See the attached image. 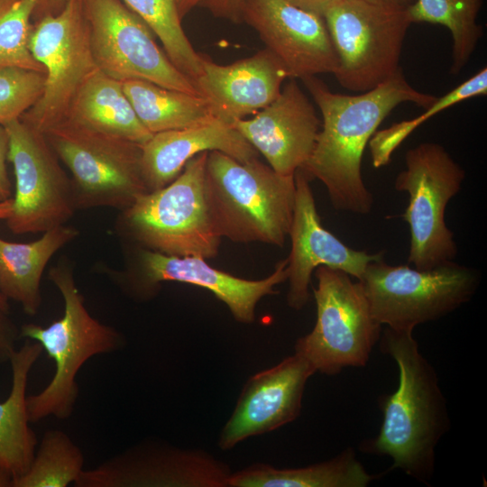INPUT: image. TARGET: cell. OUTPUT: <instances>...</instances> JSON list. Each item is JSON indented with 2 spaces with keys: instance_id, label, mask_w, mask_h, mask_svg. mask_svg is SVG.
Returning <instances> with one entry per match:
<instances>
[{
  "instance_id": "cell-1",
  "label": "cell",
  "mask_w": 487,
  "mask_h": 487,
  "mask_svg": "<svg viewBox=\"0 0 487 487\" xmlns=\"http://www.w3.org/2000/svg\"><path fill=\"white\" fill-rule=\"evenodd\" d=\"M301 80L322 115L314 150L301 170L309 179L325 185L335 209L368 215L373 197L362 176L366 145L400 104L411 102L426 108L437 96L411 87L402 69L376 87L354 96L332 92L317 76Z\"/></svg>"
},
{
  "instance_id": "cell-2",
  "label": "cell",
  "mask_w": 487,
  "mask_h": 487,
  "mask_svg": "<svg viewBox=\"0 0 487 487\" xmlns=\"http://www.w3.org/2000/svg\"><path fill=\"white\" fill-rule=\"evenodd\" d=\"M411 330L386 327L381 350L398 365L396 391L379 399L382 422L378 435L360 444L364 453L388 456L400 469L428 484L434 475L436 448L450 427L446 399L432 364L421 354Z\"/></svg>"
},
{
  "instance_id": "cell-3",
  "label": "cell",
  "mask_w": 487,
  "mask_h": 487,
  "mask_svg": "<svg viewBox=\"0 0 487 487\" xmlns=\"http://www.w3.org/2000/svg\"><path fill=\"white\" fill-rule=\"evenodd\" d=\"M295 190L294 175H281L259 158L242 162L218 151L207 153L206 197L222 238L283 246Z\"/></svg>"
},
{
  "instance_id": "cell-4",
  "label": "cell",
  "mask_w": 487,
  "mask_h": 487,
  "mask_svg": "<svg viewBox=\"0 0 487 487\" xmlns=\"http://www.w3.org/2000/svg\"><path fill=\"white\" fill-rule=\"evenodd\" d=\"M49 277L63 298V316L45 327L30 323L20 329V337L38 342L55 363L49 384L27 396L30 422L50 416L69 418L78 395L76 378L80 368L89 358L115 352L124 344L117 330L88 312L68 262L51 267Z\"/></svg>"
},
{
  "instance_id": "cell-5",
  "label": "cell",
  "mask_w": 487,
  "mask_h": 487,
  "mask_svg": "<svg viewBox=\"0 0 487 487\" xmlns=\"http://www.w3.org/2000/svg\"><path fill=\"white\" fill-rule=\"evenodd\" d=\"M208 152L190 159L165 187L141 195L122 210L121 225L142 247L167 255L216 256L222 237L206 197Z\"/></svg>"
},
{
  "instance_id": "cell-6",
  "label": "cell",
  "mask_w": 487,
  "mask_h": 487,
  "mask_svg": "<svg viewBox=\"0 0 487 487\" xmlns=\"http://www.w3.org/2000/svg\"><path fill=\"white\" fill-rule=\"evenodd\" d=\"M372 315L382 326L411 330L437 320L470 301L480 273L455 261L430 270L371 262L358 280Z\"/></svg>"
},
{
  "instance_id": "cell-7",
  "label": "cell",
  "mask_w": 487,
  "mask_h": 487,
  "mask_svg": "<svg viewBox=\"0 0 487 487\" xmlns=\"http://www.w3.org/2000/svg\"><path fill=\"white\" fill-rule=\"evenodd\" d=\"M43 134L71 172L78 209L124 210L148 192L142 171V144L68 119Z\"/></svg>"
},
{
  "instance_id": "cell-8",
  "label": "cell",
  "mask_w": 487,
  "mask_h": 487,
  "mask_svg": "<svg viewBox=\"0 0 487 487\" xmlns=\"http://www.w3.org/2000/svg\"><path fill=\"white\" fill-rule=\"evenodd\" d=\"M313 289L317 320L311 332L299 338L295 353L326 375L345 368L364 367L381 335L361 283L346 272L318 266Z\"/></svg>"
},
{
  "instance_id": "cell-9",
  "label": "cell",
  "mask_w": 487,
  "mask_h": 487,
  "mask_svg": "<svg viewBox=\"0 0 487 487\" xmlns=\"http://www.w3.org/2000/svg\"><path fill=\"white\" fill-rule=\"evenodd\" d=\"M405 164L394 188L409 194L402 214L410 232L408 262L418 270H430L454 261L457 254L445 214L462 188L465 171L441 144L432 142L410 148Z\"/></svg>"
},
{
  "instance_id": "cell-10",
  "label": "cell",
  "mask_w": 487,
  "mask_h": 487,
  "mask_svg": "<svg viewBox=\"0 0 487 487\" xmlns=\"http://www.w3.org/2000/svg\"><path fill=\"white\" fill-rule=\"evenodd\" d=\"M323 16L338 59L333 75L343 87L363 93L401 69V50L411 24L407 8L338 0Z\"/></svg>"
},
{
  "instance_id": "cell-11",
  "label": "cell",
  "mask_w": 487,
  "mask_h": 487,
  "mask_svg": "<svg viewBox=\"0 0 487 487\" xmlns=\"http://www.w3.org/2000/svg\"><path fill=\"white\" fill-rule=\"evenodd\" d=\"M30 51L45 71L41 96L20 119L44 133L63 121L79 88L98 68L82 0H66L32 24Z\"/></svg>"
},
{
  "instance_id": "cell-12",
  "label": "cell",
  "mask_w": 487,
  "mask_h": 487,
  "mask_svg": "<svg viewBox=\"0 0 487 487\" xmlns=\"http://www.w3.org/2000/svg\"><path fill=\"white\" fill-rule=\"evenodd\" d=\"M7 160L15 194L6 224L16 234L44 233L65 225L78 209L71 179L44 134L20 118L5 124Z\"/></svg>"
},
{
  "instance_id": "cell-13",
  "label": "cell",
  "mask_w": 487,
  "mask_h": 487,
  "mask_svg": "<svg viewBox=\"0 0 487 487\" xmlns=\"http://www.w3.org/2000/svg\"><path fill=\"white\" fill-rule=\"evenodd\" d=\"M96 66L124 81L138 78L202 96L155 41L151 28L121 0H82Z\"/></svg>"
},
{
  "instance_id": "cell-14",
  "label": "cell",
  "mask_w": 487,
  "mask_h": 487,
  "mask_svg": "<svg viewBox=\"0 0 487 487\" xmlns=\"http://www.w3.org/2000/svg\"><path fill=\"white\" fill-rule=\"evenodd\" d=\"M229 466L199 450L141 444L84 469L76 487H229Z\"/></svg>"
},
{
  "instance_id": "cell-15",
  "label": "cell",
  "mask_w": 487,
  "mask_h": 487,
  "mask_svg": "<svg viewBox=\"0 0 487 487\" xmlns=\"http://www.w3.org/2000/svg\"><path fill=\"white\" fill-rule=\"evenodd\" d=\"M241 21L257 32L289 78L335 72L338 59L323 15L288 0H244Z\"/></svg>"
},
{
  "instance_id": "cell-16",
  "label": "cell",
  "mask_w": 487,
  "mask_h": 487,
  "mask_svg": "<svg viewBox=\"0 0 487 487\" xmlns=\"http://www.w3.org/2000/svg\"><path fill=\"white\" fill-rule=\"evenodd\" d=\"M295 202L289 235L291 250L287 257L288 305L302 309L309 299L311 276L318 266L340 270L359 280L367 265L383 257L384 252L368 253L348 247L321 224L309 179L296 170Z\"/></svg>"
},
{
  "instance_id": "cell-17",
  "label": "cell",
  "mask_w": 487,
  "mask_h": 487,
  "mask_svg": "<svg viewBox=\"0 0 487 487\" xmlns=\"http://www.w3.org/2000/svg\"><path fill=\"white\" fill-rule=\"evenodd\" d=\"M287 264L288 259H283L271 275L251 280L215 269L201 257L167 255L144 249L140 254L139 272L128 280V289L137 298L149 299L162 281L196 285L224 302L235 320L250 324L254 321L258 302L276 294L275 287L287 280Z\"/></svg>"
},
{
  "instance_id": "cell-18",
  "label": "cell",
  "mask_w": 487,
  "mask_h": 487,
  "mask_svg": "<svg viewBox=\"0 0 487 487\" xmlns=\"http://www.w3.org/2000/svg\"><path fill=\"white\" fill-rule=\"evenodd\" d=\"M316 372L294 353L248 379L223 427L218 446L229 450L248 437L273 431L299 416L308 380Z\"/></svg>"
},
{
  "instance_id": "cell-19",
  "label": "cell",
  "mask_w": 487,
  "mask_h": 487,
  "mask_svg": "<svg viewBox=\"0 0 487 487\" xmlns=\"http://www.w3.org/2000/svg\"><path fill=\"white\" fill-rule=\"evenodd\" d=\"M232 125L276 172L293 176L311 156L321 120L297 80L289 78L270 105Z\"/></svg>"
},
{
  "instance_id": "cell-20",
  "label": "cell",
  "mask_w": 487,
  "mask_h": 487,
  "mask_svg": "<svg viewBox=\"0 0 487 487\" xmlns=\"http://www.w3.org/2000/svg\"><path fill=\"white\" fill-rule=\"evenodd\" d=\"M201 63L203 73L197 87L215 117L231 125L270 105L289 78L285 66L267 48L228 65L202 54Z\"/></svg>"
},
{
  "instance_id": "cell-21",
  "label": "cell",
  "mask_w": 487,
  "mask_h": 487,
  "mask_svg": "<svg viewBox=\"0 0 487 487\" xmlns=\"http://www.w3.org/2000/svg\"><path fill=\"white\" fill-rule=\"evenodd\" d=\"M211 151L242 162L259 158L258 152L233 125L216 118L197 126L153 133L142 144V171L148 192L165 187L190 159Z\"/></svg>"
},
{
  "instance_id": "cell-22",
  "label": "cell",
  "mask_w": 487,
  "mask_h": 487,
  "mask_svg": "<svg viewBox=\"0 0 487 487\" xmlns=\"http://www.w3.org/2000/svg\"><path fill=\"white\" fill-rule=\"evenodd\" d=\"M42 350L38 342L26 339L9 359L12 386L7 398L0 401V469L13 482L27 472L36 451V435L29 426L26 389L30 371Z\"/></svg>"
},
{
  "instance_id": "cell-23",
  "label": "cell",
  "mask_w": 487,
  "mask_h": 487,
  "mask_svg": "<svg viewBox=\"0 0 487 487\" xmlns=\"http://www.w3.org/2000/svg\"><path fill=\"white\" fill-rule=\"evenodd\" d=\"M78 235L70 225L43 233L30 243H14L0 237V292L21 304L23 311L36 315L41 305V281L51 257Z\"/></svg>"
},
{
  "instance_id": "cell-24",
  "label": "cell",
  "mask_w": 487,
  "mask_h": 487,
  "mask_svg": "<svg viewBox=\"0 0 487 487\" xmlns=\"http://www.w3.org/2000/svg\"><path fill=\"white\" fill-rule=\"evenodd\" d=\"M65 119L139 144L152 135L137 117L122 82L99 69L79 88Z\"/></svg>"
},
{
  "instance_id": "cell-25",
  "label": "cell",
  "mask_w": 487,
  "mask_h": 487,
  "mask_svg": "<svg viewBox=\"0 0 487 487\" xmlns=\"http://www.w3.org/2000/svg\"><path fill=\"white\" fill-rule=\"evenodd\" d=\"M380 475L369 473L354 450L299 468L254 464L232 473L229 487H366Z\"/></svg>"
},
{
  "instance_id": "cell-26",
  "label": "cell",
  "mask_w": 487,
  "mask_h": 487,
  "mask_svg": "<svg viewBox=\"0 0 487 487\" xmlns=\"http://www.w3.org/2000/svg\"><path fill=\"white\" fill-rule=\"evenodd\" d=\"M122 86L137 117L152 134L197 126L216 118L203 96L138 78L122 81Z\"/></svg>"
},
{
  "instance_id": "cell-27",
  "label": "cell",
  "mask_w": 487,
  "mask_h": 487,
  "mask_svg": "<svg viewBox=\"0 0 487 487\" xmlns=\"http://www.w3.org/2000/svg\"><path fill=\"white\" fill-rule=\"evenodd\" d=\"M482 0H416L407 8L411 23H430L446 27L452 35L450 73L457 75L466 65L483 35L477 23Z\"/></svg>"
},
{
  "instance_id": "cell-28",
  "label": "cell",
  "mask_w": 487,
  "mask_h": 487,
  "mask_svg": "<svg viewBox=\"0 0 487 487\" xmlns=\"http://www.w3.org/2000/svg\"><path fill=\"white\" fill-rule=\"evenodd\" d=\"M121 1L151 28L170 61L196 84L203 73L202 54L194 50L181 26L177 0Z\"/></svg>"
},
{
  "instance_id": "cell-29",
  "label": "cell",
  "mask_w": 487,
  "mask_h": 487,
  "mask_svg": "<svg viewBox=\"0 0 487 487\" xmlns=\"http://www.w3.org/2000/svg\"><path fill=\"white\" fill-rule=\"evenodd\" d=\"M84 471V455L63 431L44 433L27 472L12 487H66L75 483Z\"/></svg>"
},
{
  "instance_id": "cell-30",
  "label": "cell",
  "mask_w": 487,
  "mask_h": 487,
  "mask_svg": "<svg viewBox=\"0 0 487 487\" xmlns=\"http://www.w3.org/2000/svg\"><path fill=\"white\" fill-rule=\"evenodd\" d=\"M486 93L487 68L484 67L469 79L461 83L441 97H437L434 103L426 107L425 113L421 115L412 120L394 124L389 128L375 132L369 141L373 166L378 168L386 165L391 160L392 152L400 142L419 124L426 122L431 116L459 102L478 96H485Z\"/></svg>"
},
{
  "instance_id": "cell-31",
  "label": "cell",
  "mask_w": 487,
  "mask_h": 487,
  "mask_svg": "<svg viewBox=\"0 0 487 487\" xmlns=\"http://www.w3.org/2000/svg\"><path fill=\"white\" fill-rule=\"evenodd\" d=\"M39 0H0V66L17 67L45 74L30 51V37Z\"/></svg>"
},
{
  "instance_id": "cell-32",
  "label": "cell",
  "mask_w": 487,
  "mask_h": 487,
  "mask_svg": "<svg viewBox=\"0 0 487 487\" xmlns=\"http://www.w3.org/2000/svg\"><path fill=\"white\" fill-rule=\"evenodd\" d=\"M45 74L17 67L0 66V124L19 119L40 99Z\"/></svg>"
},
{
  "instance_id": "cell-33",
  "label": "cell",
  "mask_w": 487,
  "mask_h": 487,
  "mask_svg": "<svg viewBox=\"0 0 487 487\" xmlns=\"http://www.w3.org/2000/svg\"><path fill=\"white\" fill-rule=\"evenodd\" d=\"M0 312V363L9 361L15 348V342L20 337V331L7 317Z\"/></svg>"
},
{
  "instance_id": "cell-34",
  "label": "cell",
  "mask_w": 487,
  "mask_h": 487,
  "mask_svg": "<svg viewBox=\"0 0 487 487\" xmlns=\"http://www.w3.org/2000/svg\"><path fill=\"white\" fill-rule=\"evenodd\" d=\"M8 134L4 125L0 124V203L12 198V184L7 174L6 161L8 155Z\"/></svg>"
},
{
  "instance_id": "cell-35",
  "label": "cell",
  "mask_w": 487,
  "mask_h": 487,
  "mask_svg": "<svg viewBox=\"0 0 487 487\" xmlns=\"http://www.w3.org/2000/svg\"><path fill=\"white\" fill-rule=\"evenodd\" d=\"M243 2L244 0H201L199 4L208 8L217 17L239 23Z\"/></svg>"
},
{
  "instance_id": "cell-36",
  "label": "cell",
  "mask_w": 487,
  "mask_h": 487,
  "mask_svg": "<svg viewBox=\"0 0 487 487\" xmlns=\"http://www.w3.org/2000/svg\"><path fill=\"white\" fill-rule=\"evenodd\" d=\"M293 5L320 15H323L328 7L338 0H288Z\"/></svg>"
},
{
  "instance_id": "cell-37",
  "label": "cell",
  "mask_w": 487,
  "mask_h": 487,
  "mask_svg": "<svg viewBox=\"0 0 487 487\" xmlns=\"http://www.w3.org/2000/svg\"><path fill=\"white\" fill-rule=\"evenodd\" d=\"M66 0H39L33 17L39 19L46 14H56L64 5Z\"/></svg>"
},
{
  "instance_id": "cell-38",
  "label": "cell",
  "mask_w": 487,
  "mask_h": 487,
  "mask_svg": "<svg viewBox=\"0 0 487 487\" xmlns=\"http://www.w3.org/2000/svg\"><path fill=\"white\" fill-rule=\"evenodd\" d=\"M371 4L397 7V8H408L409 5H413L416 0H363Z\"/></svg>"
},
{
  "instance_id": "cell-39",
  "label": "cell",
  "mask_w": 487,
  "mask_h": 487,
  "mask_svg": "<svg viewBox=\"0 0 487 487\" xmlns=\"http://www.w3.org/2000/svg\"><path fill=\"white\" fill-rule=\"evenodd\" d=\"M178 9L180 15V18L188 14L194 6L198 5L201 0H177Z\"/></svg>"
},
{
  "instance_id": "cell-40",
  "label": "cell",
  "mask_w": 487,
  "mask_h": 487,
  "mask_svg": "<svg viewBox=\"0 0 487 487\" xmlns=\"http://www.w3.org/2000/svg\"><path fill=\"white\" fill-rule=\"evenodd\" d=\"M13 198L0 203V219H7L12 212Z\"/></svg>"
},
{
  "instance_id": "cell-41",
  "label": "cell",
  "mask_w": 487,
  "mask_h": 487,
  "mask_svg": "<svg viewBox=\"0 0 487 487\" xmlns=\"http://www.w3.org/2000/svg\"><path fill=\"white\" fill-rule=\"evenodd\" d=\"M12 482L11 476L0 469V487H12Z\"/></svg>"
},
{
  "instance_id": "cell-42",
  "label": "cell",
  "mask_w": 487,
  "mask_h": 487,
  "mask_svg": "<svg viewBox=\"0 0 487 487\" xmlns=\"http://www.w3.org/2000/svg\"><path fill=\"white\" fill-rule=\"evenodd\" d=\"M9 309H10V306L8 303V299L0 292V312L8 314Z\"/></svg>"
}]
</instances>
